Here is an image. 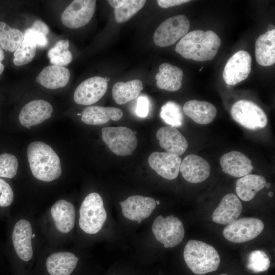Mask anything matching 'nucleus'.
I'll return each instance as SVG.
<instances>
[{
  "mask_svg": "<svg viewBox=\"0 0 275 275\" xmlns=\"http://www.w3.org/2000/svg\"><path fill=\"white\" fill-rule=\"evenodd\" d=\"M221 44V40L214 32L195 30L180 39L175 51L186 59L206 61L215 57Z\"/></svg>",
  "mask_w": 275,
  "mask_h": 275,
  "instance_id": "nucleus-1",
  "label": "nucleus"
},
{
  "mask_svg": "<svg viewBox=\"0 0 275 275\" xmlns=\"http://www.w3.org/2000/svg\"><path fill=\"white\" fill-rule=\"evenodd\" d=\"M31 171L36 179L50 182L61 175L59 157L48 145L41 141L31 143L27 149Z\"/></svg>",
  "mask_w": 275,
  "mask_h": 275,
  "instance_id": "nucleus-2",
  "label": "nucleus"
},
{
  "mask_svg": "<svg viewBox=\"0 0 275 275\" xmlns=\"http://www.w3.org/2000/svg\"><path fill=\"white\" fill-rule=\"evenodd\" d=\"M183 257L187 267L199 275L216 270L220 263L216 250L211 245L197 240L191 239L187 242Z\"/></svg>",
  "mask_w": 275,
  "mask_h": 275,
  "instance_id": "nucleus-3",
  "label": "nucleus"
},
{
  "mask_svg": "<svg viewBox=\"0 0 275 275\" xmlns=\"http://www.w3.org/2000/svg\"><path fill=\"white\" fill-rule=\"evenodd\" d=\"M107 217L103 200L99 194L88 195L80 207L79 226L85 233L94 234L102 228Z\"/></svg>",
  "mask_w": 275,
  "mask_h": 275,
  "instance_id": "nucleus-4",
  "label": "nucleus"
},
{
  "mask_svg": "<svg viewBox=\"0 0 275 275\" xmlns=\"http://www.w3.org/2000/svg\"><path fill=\"white\" fill-rule=\"evenodd\" d=\"M102 139L115 154L127 156L132 154L138 145L136 131L123 127H107L102 129Z\"/></svg>",
  "mask_w": 275,
  "mask_h": 275,
  "instance_id": "nucleus-5",
  "label": "nucleus"
},
{
  "mask_svg": "<svg viewBox=\"0 0 275 275\" xmlns=\"http://www.w3.org/2000/svg\"><path fill=\"white\" fill-rule=\"evenodd\" d=\"M152 230L156 239L166 248L178 245L184 236V229L181 221L173 215L164 218L158 216L154 221Z\"/></svg>",
  "mask_w": 275,
  "mask_h": 275,
  "instance_id": "nucleus-6",
  "label": "nucleus"
},
{
  "mask_svg": "<svg viewBox=\"0 0 275 275\" xmlns=\"http://www.w3.org/2000/svg\"><path fill=\"white\" fill-rule=\"evenodd\" d=\"M231 115L234 121L250 130L263 128L267 123V118L263 109L249 100L236 102L231 107Z\"/></svg>",
  "mask_w": 275,
  "mask_h": 275,
  "instance_id": "nucleus-7",
  "label": "nucleus"
},
{
  "mask_svg": "<svg viewBox=\"0 0 275 275\" xmlns=\"http://www.w3.org/2000/svg\"><path fill=\"white\" fill-rule=\"evenodd\" d=\"M189 28L190 22L184 15L170 17L156 29L153 36L154 42L159 47L170 46L184 36Z\"/></svg>",
  "mask_w": 275,
  "mask_h": 275,
  "instance_id": "nucleus-8",
  "label": "nucleus"
},
{
  "mask_svg": "<svg viewBox=\"0 0 275 275\" xmlns=\"http://www.w3.org/2000/svg\"><path fill=\"white\" fill-rule=\"evenodd\" d=\"M264 228V223L259 218L243 217L228 225L223 230V234L229 241L242 243L255 238Z\"/></svg>",
  "mask_w": 275,
  "mask_h": 275,
  "instance_id": "nucleus-9",
  "label": "nucleus"
},
{
  "mask_svg": "<svg viewBox=\"0 0 275 275\" xmlns=\"http://www.w3.org/2000/svg\"><path fill=\"white\" fill-rule=\"evenodd\" d=\"M94 0H74L65 9L61 16L63 25L77 29L86 25L92 19L95 10Z\"/></svg>",
  "mask_w": 275,
  "mask_h": 275,
  "instance_id": "nucleus-10",
  "label": "nucleus"
},
{
  "mask_svg": "<svg viewBox=\"0 0 275 275\" xmlns=\"http://www.w3.org/2000/svg\"><path fill=\"white\" fill-rule=\"evenodd\" d=\"M252 58L249 52L239 50L227 61L223 72L225 82L234 86L245 79L250 74L252 67Z\"/></svg>",
  "mask_w": 275,
  "mask_h": 275,
  "instance_id": "nucleus-11",
  "label": "nucleus"
},
{
  "mask_svg": "<svg viewBox=\"0 0 275 275\" xmlns=\"http://www.w3.org/2000/svg\"><path fill=\"white\" fill-rule=\"evenodd\" d=\"M107 82L101 76H93L81 82L76 88L73 99L75 103L89 105L99 101L105 94Z\"/></svg>",
  "mask_w": 275,
  "mask_h": 275,
  "instance_id": "nucleus-12",
  "label": "nucleus"
},
{
  "mask_svg": "<svg viewBox=\"0 0 275 275\" xmlns=\"http://www.w3.org/2000/svg\"><path fill=\"white\" fill-rule=\"evenodd\" d=\"M119 204L124 216L138 224L150 216L156 205L153 198L140 195L131 196Z\"/></svg>",
  "mask_w": 275,
  "mask_h": 275,
  "instance_id": "nucleus-13",
  "label": "nucleus"
},
{
  "mask_svg": "<svg viewBox=\"0 0 275 275\" xmlns=\"http://www.w3.org/2000/svg\"><path fill=\"white\" fill-rule=\"evenodd\" d=\"M53 107L47 101L34 100L25 104L21 108L18 116L21 125L30 129L50 118Z\"/></svg>",
  "mask_w": 275,
  "mask_h": 275,
  "instance_id": "nucleus-14",
  "label": "nucleus"
},
{
  "mask_svg": "<svg viewBox=\"0 0 275 275\" xmlns=\"http://www.w3.org/2000/svg\"><path fill=\"white\" fill-rule=\"evenodd\" d=\"M179 156L167 152H154L148 158V163L157 174L168 180L177 178L181 162Z\"/></svg>",
  "mask_w": 275,
  "mask_h": 275,
  "instance_id": "nucleus-15",
  "label": "nucleus"
},
{
  "mask_svg": "<svg viewBox=\"0 0 275 275\" xmlns=\"http://www.w3.org/2000/svg\"><path fill=\"white\" fill-rule=\"evenodd\" d=\"M32 227L26 219H20L15 224L12 232V241L17 256L22 260L28 261L33 256L32 245Z\"/></svg>",
  "mask_w": 275,
  "mask_h": 275,
  "instance_id": "nucleus-16",
  "label": "nucleus"
},
{
  "mask_svg": "<svg viewBox=\"0 0 275 275\" xmlns=\"http://www.w3.org/2000/svg\"><path fill=\"white\" fill-rule=\"evenodd\" d=\"M179 171L183 177L192 183L202 182L209 176L210 166L203 158L195 154H189L181 161Z\"/></svg>",
  "mask_w": 275,
  "mask_h": 275,
  "instance_id": "nucleus-17",
  "label": "nucleus"
},
{
  "mask_svg": "<svg viewBox=\"0 0 275 275\" xmlns=\"http://www.w3.org/2000/svg\"><path fill=\"white\" fill-rule=\"evenodd\" d=\"M242 211V204L236 195H225L212 215L213 221L222 225H229L236 220Z\"/></svg>",
  "mask_w": 275,
  "mask_h": 275,
  "instance_id": "nucleus-18",
  "label": "nucleus"
},
{
  "mask_svg": "<svg viewBox=\"0 0 275 275\" xmlns=\"http://www.w3.org/2000/svg\"><path fill=\"white\" fill-rule=\"evenodd\" d=\"M156 137L160 147L169 153L179 156L184 153L188 147L186 139L173 126L160 127L157 131Z\"/></svg>",
  "mask_w": 275,
  "mask_h": 275,
  "instance_id": "nucleus-19",
  "label": "nucleus"
},
{
  "mask_svg": "<svg viewBox=\"0 0 275 275\" xmlns=\"http://www.w3.org/2000/svg\"><path fill=\"white\" fill-rule=\"evenodd\" d=\"M220 164L225 173L235 177H242L250 174L254 168L252 161L243 153L232 151L224 154Z\"/></svg>",
  "mask_w": 275,
  "mask_h": 275,
  "instance_id": "nucleus-20",
  "label": "nucleus"
},
{
  "mask_svg": "<svg viewBox=\"0 0 275 275\" xmlns=\"http://www.w3.org/2000/svg\"><path fill=\"white\" fill-rule=\"evenodd\" d=\"M69 69L64 66L49 65L44 67L36 78V81L48 89L65 87L70 79Z\"/></svg>",
  "mask_w": 275,
  "mask_h": 275,
  "instance_id": "nucleus-21",
  "label": "nucleus"
},
{
  "mask_svg": "<svg viewBox=\"0 0 275 275\" xmlns=\"http://www.w3.org/2000/svg\"><path fill=\"white\" fill-rule=\"evenodd\" d=\"M57 229L61 233H67L73 228L75 223V208L73 205L61 199L54 203L50 210Z\"/></svg>",
  "mask_w": 275,
  "mask_h": 275,
  "instance_id": "nucleus-22",
  "label": "nucleus"
},
{
  "mask_svg": "<svg viewBox=\"0 0 275 275\" xmlns=\"http://www.w3.org/2000/svg\"><path fill=\"white\" fill-rule=\"evenodd\" d=\"M183 111L196 123L206 125L211 123L216 115V108L212 103L205 101L191 100L183 105Z\"/></svg>",
  "mask_w": 275,
  "mask_h": 275,
  "instance_id": "nucleus-23",
  "label": "nucleus"
},
{
  "mask_svg": "<svg viewBox=\"0 0 275 275\" xmlns=\"http://www.w3.org/2000/svg\"><path fill=\"white\" fill-rule=\"evenodd\" d=\"M78 260V257L70 252L54 253L46 259L47 270L50 275H70L75 268Z\"/></svg>",
  "mask_w": 275,
  "mask_h": 275,
  "instance_id": "nucleus-24",
  "label": "nucleus"
},
{
  "mask_svg": "<svg viewBox=\"0 0 275 275\" xmlns=\"http://www.w3.org/2000/svg\"><path fill=\"white\" fill-rule=\"evenodd\" d=\"M123 113L121 109L113 107L91 106L85 108L81 114V120L86 124L101 125L110 120H120Z\"/></svg>",
  "mask_w": 275,
  "mask_h": 275,
  "instance_id": "nucleus-25",
  "label": "nucleus"
},
{
  "mask_svg": "<svg viewBox=\"0 0 275 275\" xmlns=\"http://www.w3.org/2000/svg\"><path fill=\"white\" fill-rule=\"evenodd\" d=\"M255 56L257 63L269 66L275 63V30L268 31L260 36L255 43Z\"/></svg>",
  "mask_w": 275,
  "mask_h": 275,
  "instance_id": "nucleus-26",
  "label": "nucleus"
},
{
  "mask_svg": "<svg viewBox=\"0 0 275 275\" xmlns=\"http://www.w3.org/2000/svg\"><path fill=\"white\" fill-rule=\"evenodd\" d=\"M183 75L180 68L169 63H162L159 67V72L155 75L157 86L168 91H177L181 88Z\"/></svg>",
  "mask_w": 275,
  "mask_h": 275,
  "instance_id": "nucleus-27",
  "label": "nucleus"
},
{
  "mask_svg": "<svg viewBox=\"0 0 275 275\" xmlns=\"http://www.w3.org/2000/svg\"><path fill=\"white\" fill-rule=\"evenodd\" d=\"M265 178L259 175L249 174L237 180L236 192L237 196L244 201L253 199L257 193L265 187Z\"/></svg>",
  "mask_w": 275,
  "mask_h": 275,
  "instance_id": "nucleus-28",
  "label": "nucleus"
},
{
  "mask_svg": "<svg viewBox=\"0 0 275 275\" xmlns=\"http://www.w3.org/2000/svg\"><path fill=\"white\" fill-rule=\"evenodd\" d=\"M143 89V83L140 79L117 82L113 87V98L117 104H124L136 98Z\"/></svg>",
  "mask_w": 275,
  "mask_h": 275,
  "instance_id": "nucleus-29",
  "label": "nucleus"
},
{
  "mask_svg": "<svg viewBox=\"0 0 275 275\" xmlns=\"http://www.w3.org/2000/svg\"><path fill=\"white\" fill-rule=\"evenodd\" d=\"M109 4L114 8L116 21L123 22L129 19L145 4V0H109Z\"/></svg>",
  "mask_w": 275,
  "mask_h": 275,
  "instance_id": "nucleus-30",
  "label": "nucleus"
},
{
  "mask_svg": "<svg viewBox=\"0 0 275 275\" xmlns=\"http://www.w3.org/2000/svg\"><path fill=\"white\" fill-rule=\"evenodd\" d=\"M23 39L24 34L21 31L0 21V46L3 49L15 51Z\"/></svg>",
  "mask_w": 275,
  "mask_h": 275,
  "instance_id": "nucleus-31",
  "label": "nucleus"
},
{
  "mask_svg": "<svg viewBox=\"0 0 275 275\" xmlns=\"http://www.w3.org/2000/svg\"><path fill=\"white\" fill-rule=\"evenodd\" d=\"M69 46L68 40H61L48 50L47 56L52 65L64 66L70 63L72 54L68 49Z\"/></svg>",
  "mask_w": 275,
  "mask_h": 275,
  "instance_id": "nucleus-32",
  "label": "nucleus"
},
{
  "mask_svg": "<svg viewBox=\"0 0 275 275\" xmlns=\"http://www.w3.org/2000/svg\"><path fill=\"white\" fill-rule=\"evenodd\" d=\"M37 45L30 38L24 36V39L14 53L13 63L22 66L31 62L35 56Z\"/></svg>",
  "mask_w": 275,
  "mask_h": 275,
  "instance_id": "nucleus-33",
  "label": "nucleus"
},
{
  "mask_svg": "<svg viewBox=\"0 0 275 275\" xmlns=\"http://www.w3.org/2000/svg\"><path fill=\"white\" fill-rule=\"evenodd\" d=\"M160 116L165 123L171 126L180 127L183 124V116L181 107L174 102L168 101L162 105Z\"/></svg>",
  "mask_w": 275,
  "mask_h": 275,
  "instance_id": "nucleus-34",
  "label": "nucleus"
},
{
  "mask_svg": "<svg viewBox=\"0 0 275 275\" xmlns=\"http://www.w3.org/2000/svg\"><path fill=\"white\" fill-rule=\"evenodd\" d=\"M270 266V260L267 254L261 250L251 252L248 256L247 268L254 272L266 271Z\"/></svg>",
  "mask_w": 275,
  "mask_h": 275,
  "instance_id": "nucleus-35",
  "label": "nucleus"
},
{
  "mask_svg": "<svg viewBox=\"0 0 275 275\" xmlns=\"http://www.w3.org/2000/svg\"><path fill=\"white\" fill-rule=\"evenodd\" d=\"M18 166V160L15 155L9 153L0 154V177H14L17 174Z\"/></svg>",
  "mask_w": 275,
  "mask_h": 275,
  "instance_id": "nucleus-36",
  "label": "nucleus"
},
{
  "mask_svg": "<svg viewBox=\"0 0 275 275\" xmlns=\"http://www.w3.org/2000/svg\"><path fill=\"white\" fill-rule=\"evenodd\" d=\"M14 198L13 190L10 185L0 178V207H7L11 204Z\"/></svg>",
  "mask_w": 275,
  "mask_h": 275,
  "instance_id": "nucleus-37",
  "label": "nucleus"
},
{
  "mask_svg": "<svg viewBox=\"0 0 275 275\" xmlns=\"http://www.w3.org/2000/svg\"><path fill=\"white\" fill-rule=\"evenodd\" d=\"M24 36L32 39L37 46L40 47H44L48 45V41L46 36L30 28L24 31Z\"/></svg>",
  "mask_w": 275,
  "mask_h": 275,
  "instance_id": "nucleus-38",
  "label": "nucleus"
},
{
  "mask_svg": "<svg viewBox=\"0 0 275 275\" xmlns=\"http://www.w3.org/2000/svg\"><path fill=\"white\" fill-rule=\"evenodd\" d=\"M149 101L145 96L139 97L137 100L136 114L141 118H145L149 113Z\"/></svg>",
  "mask_w": 275,
  "mask_h": 275,
  "instance_id": "nucleus-39",
  "label": "nucleus"
},
{
  "mask_svg": "<svg viewBox=\"0 0 275 275\" xmlns=\"http://www.w3.org/2000/svg\"><path fill=\"white\" fill-rule=\"evenodd\" d=\"M30 29L41 33L46 36L48 34L49 31V29L47 25L39 19L35 20Z\"/></svg>",
  "mask_w": 275,
  "mask_h": 275,
  "instance_id": "nucleus-40",
  "label": "nucleus"
},
{
  "mask_svg": "<svg viewBox=\"0 0 275 275\" xmlns=\"http://www.w3.org/2000/svg\"><path fill=\"white\" fill-rule=\"evenodd\" d=\"M158 5L163 8H168L173 6L180 5L186 3L188 0H158L157 1Z\"/></svg>",
  "mask_w": 275,
  "mask_h": 275,
  "instance_id": "nucleus-41",
  "label": "nucleus"
},
{
  "mask_svg": "<svg viewBox=\"0 0 275 275\" xmlns=\"http://www.w3.org/2000/svg\"><path fill=\"white\" fill-rule=\"evenodd\" d=\"M5 58V54L3 48L0 46V75L3 72L4 70V65L2 63V61Z\"/></svg>",
  "mask_w": 275,
  "mask_h": 275,
  "instance_id": "nucleus-42",
  "label": "nucleus"
},
{
  "mask_svg": "<svg viewBox=\"0 0 275 275\" xmlns=\"http://www.w3.org/2000/svg\"><path fill=\"white\" fill-rule=\"evenodd\" d=\"M271 185L269 183H266L265 185V186L267 188H270Z\"/></svg>",
  "mask_w": 275,
  "mask_h": 275,
  "instance_id": "nucleus-43",
  "label": "nucleus"
},
{
  "mask_svg": "<svg viewBox=\"0 0 275 275\" xmlns=\"http://www.w3.org/2000/svg\"><path fill=\"white\" fill-rule=\"evenodd\" d=\"M268 196L269 197H271L272 196H273V193L272 191H269L268 193Z\"/></svg>",
  "mask_w": 275,
  "mask_h": 275,
  "instance_id": "nucleus-44",
  "label": "nucleus"
},
{
  "mask_svg": "<svg viewBox=\"0 0 275 275\" xmlns=\"http://www.w3.org/2000/svg\"><path fill=\"white\" fill-rule=\"evenodd\" d=\"M104 78H105V79L106 80V81L107 82L109 80V78H108V77H105Z\"/></svg>",
  "mask_w": 275,
  "mask_h": 275,
  "instance_id": "nucleus-45",
  "label": "nucleus"
},
{
  "mask_svg": "<svg viewBox=\"0 0 275 275\" xmlns=\"http://www.w3.org/2000/svg\"><path fill=\"white\" fill-rule=\"evenodd\" d=\"M155 202H156V204L159 205L160 204V201L158 200L155 201Z\"/></svg>",
  "mask_w": 275,
  "mask_h": 275,
  "instance_id": "nucleus-46",
  "label": "nucleus"
},
{
  "mask_svg": "<svg viewBox=\"0 0 275 275\" xmlns=\"http://www.w3.org/2000/svg\"><path fill=\"white\" fill-rule=\"evenodd\" d=\"M219 275H228L227 274H224V273H223V274H219Z\"/></svg>",
  "mask_w": 275,
  "mask_h": 275,
  "instance_id": "nucleus-47",
  "label": "nucleus"
},
{
  "mask_svg": "<svg viewBox=\"0 0 275 275\" xmlns=\"http://www.w3.org/2000/svg\"><path fill=\"white\" fill-rule=\"evenodd\" d=\"M203 67H202L200 69V71H201V70L202 69Z\"/></svg>",
  "mask_w": 275,
  "mask_h": 275,
  "instance_id": "nucleus-48",
  "label": "nucleus"
}]
</instances>
